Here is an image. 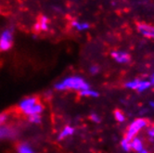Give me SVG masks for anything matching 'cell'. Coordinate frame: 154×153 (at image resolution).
I'll use <instances>...</instances> for the list:
<instances>
[{"instance_id": "6da1fadb", "label": "cell", "mask_w": 154, "mask_h": 153, "mask_svg": "<svg viewBox=\"0 0 154 153\" xmlns=\"http://www.w3.org/2000/svg\"><path fill=\"white\" fill-rule=\"evenodd\" d=\"M54 88L58 91L65 90H75V91H83L85 89H89V84L85 82V79L78 75H72L65 77L62 81L58 82L54 84Z\"/></svg>"}, {"instance_id": "7a4b0ae2", "label": "cell", "mask_w": 154, "mask_h": 153, "mask_svg": "<svg viewBox=\"0 0 154 153\" xmlns=\"http://www.w3.org/2000/svg\"><path fill=\"white\" fill-rule=\"evenodd\" d=\"M147 124H148L147 120L143 119V118H138V119L135 120V121L129 125L125 138L127 139L128 141H131L132 139L136 137V136L137 135V133L141 129L147 126Z\"/></svg>"}, {"instance_id": "3957f363", "label": "cell", "mask_w": 154, "mask_h": 153, "mask_svg": "<svg viewBox=\"0 0 154 153\" xmlns=\"http://www.w3.org/2000/svg\"><path fill=\"white\" fill-rule=\"evenodd\" d=\"M13 28H7L0 34V51H8L13 46Z\"/></svg>"}, {"instance_id": "277c9868", "label": "cell", "mask_w": 154, "mask_h": 153, "mask_svg": "<svg viewBox=\"0 0 154 153\" xmlns=\"http://www.w3.org/2000/svg\"><path fill=\"white\" fill-rule=\"evenodd\" d=\"M19 136V130L15 127L9 125H2L0 126V140L3 139H14Z\"/></svg>"}, {"instance_id": "5b68a950", "label": "cell", "mask_w": 154, "mask_h": 153, "mask_svg": "<svg viewBox=\"0 0 154 153\" xmlns=\"http://www.w3.org/2000/svg\"><path fill=\"white\" fill-rule=\"evenodd\" d=\"M36 103H38V99L36 96H28L23 98L19 103V109L23 113L29 111L32 107H34Z\"/></svg>"}, {"instance_id": "8992f818", "label": "cell", "mask_w": 154, "mask_h": 153, "mask_svg": "<svg viewBox=\"0 0 154 153\" xmlns=\"http://www.w3.org/2000/svg\"><path fill=\"white\" fill-rule=\"evenodd\" d=\"M111 56L113 58L115 61L118 63H128L131 60V57L128 53L123 51H112L111 53Z\"/></svg>"}, {"instance_id": "52a82bcc", "label": "cell", "mask_w": 154, "mask_h": 153, "mask_svg": "<svg viewBox=\"0 0 154 153\" xmlns=\"http://www.w3.org/2000/svg\"><path fill=\"white\" fill-rule=\"evenodd\" d=\"M137 29L141 35L146 37L154 38V27L149 24H139Z\"/></svg>"}, {"instance_id": "ba28073f", "label": "cell", "mask_w": 154, "mask_h": 153, "mask_svg": "<svg viewBox=\"0 0 154 153\" xmlns=\"http://www.w3.org/2000/svg\"><path fill=\"white\" fill-rule=\"evenodd\" d=\"M75 132V129L70 125H67V126H65L61 131H60V133L59 134L58 136V139L59 140H63L65 138H67L68 136H71L74 134Z\"/></svg>"}, {"instance_id": "9c48e42d", "label": "cell", "mask_w": 154, "mask_h": 153, "mask_svg": "<svg viewBox=\"0 0 154 153\" xmlns=\"http://www.w3.org/2000/svg\"><path fill=\"white\" fill-rule=\"evenodd\" d=\"M44 111V106L41 104V103H36L34 107H32L29 111H27L26 112H24L25 115H27L28 117L29 116H32V115H41V113L43 112Z\"/></svg>"}, {"instance_id": "30bf717a", "label": "cell", "mask_w": 154, "mask_h": 153, "mask_svg": "<svg viewBox=\"0 0 154 153\" xmlns=\"http://www.w3.org/2000/svg\"><path fill=\"white\" fill-rule=\"evenodd\" d=\"M17 151L18 153H35L32 147L29 143H27V142L20 143L17 147Z\"/></svg>"}, {"instance_id": "8fae6325", "label": "cell", "mask_w": 154, "mask_h": 153, "mask_svg": "<svg viewBox=\"0 0 154 153\" xmlns=\"http://www.w3.org/2000/svg\"><path fill=\"white\" fill-rule=\"evenodd\" d=\"M131 149H133L137 152H139L143 149V142L139 137H135L130 141Z\"/></svg>"}, {"instance_id": "7c38bea8", "label": "cell", "mask_w": 154, "mask_h": 153, "mask_svg": "<svg viewBox=\"0 0 154 153\" xmlns=\"http://www.w3.org/2000/svg\"><path fill=\"white\" fill-rule=\"evenodd\" d=\"M38 24L41 31H48L49 26V19L47 16H41L38 20Z\"/></svg>"}, {"instance_id": "4fadbf2b", "label": "cell", "mask_w": 154, "mask_h": 153, "mask_svg": "<svg viewBox=\"0 0 154 153\" xmlns=\"http://www.w3.org/2000/svg\"><path fill=\"white\" fill-rule=\"evenodd\" d=\"M72 26L75 28L77 31H80V32L89 29V24L87 23H79V21H77V20L72 21Z\"/></svg>"}, {"instance_id": "5bb4252c", "label": "cell", "mask_w": 154, "mask_h": 153, "mask_svg": "<svg viewBox=\"0 0 154 153\" xmlns=\"http://www.w3.org/2000/svg\"><path fill=\"white\" fill-rule=\"evenodd\" d=\"M80 96H90V97H97L98 96H100V94H98V92L89 88V89H85V90L81 91Z\"/></svg>"}, {"instance_id": "9a60e30c", "label": "cell", "mask_w": 154, "mask_h": 153, "mask_svg": "<svg viewBox=\"0 0 154 153\" xmlns=\"http://www.w3.org/2000/svg\"><path fill=\"white\" fill-rule=\"evenodd\" d=\"M150 86H151V84H150V83L149 81H140L137 90L139 93H142V92H144L145 90L149 89Z\"/></svg>"}, {"instance_id": "2e32d148", "label": "cell", "mask_w": 154, "mask_h": 153, "mask_svg": "<svg viewBox=\"0 0 154 153\" xmlns=\"http://www.w3.org/2000/svg\"><path fill=\"white\" fill-rule=\"evenodd\" d=\"M28 122L32 124H39L42 122L41 115H32L28 117Z\"/></svg>"}, {"instance_id": "e0dca14e", "label": "cell", "mask_w": 154, "mask_h": 153, "mask_svg": "<svg viewBox=\"0 0 154 153\" xmlns=\"http://www.w3.org/2000/svg\"><path fill=\"white\" fill-rule=\"evenodd\" d=\"M139 82L140 80H137V79H135L133 81H130V82H127L125 86L127 87V88H130V89H135L137 90V87H138V84H139Z\"/></svg>"}, {"instance_id": "ac0fdd59", "label": "cell", "mask_w": 154, "mask_h": 153, "mask_svg": "<svg viewBox=\"0 0 154 153\" xmlns=\"http://www.w3.org/2000/svg\"><path fill=\"white\" fill-rule=\"evenodd\" d=\"M114 117L116 119V121H118L119 123H123V122H125V117L124 113L121 111H119V110H116L114 112Z\"/></svg>"}, {"instance_id": "d6986e66", "label": "cell", "mask_w": 154, "mask_h": 153, "mask_svg": "<svg viewBox=\"0 0 154 153\" xmlns=\"http://www.w3.org/2000/svg\"><path fill=\"white\" fill-rule=\"evenodd\" d=\"M121 146H122V148H123L125 151H126V152H128V151L131 150L130 141H128V140L125 139V138H123L122 141H121Z\"/></svg>"}, {"instance_id": "ffe728a7", "label": "cell", "mask_w": 154, "mask_h": 153, "mask_svg": "<svg viewBox=\"0 0 154 153\" xmlns=\"http://www.w3.org/2000/svg\"><path fill=\"white\" fill-rule=\"evenodd\" d=\"M8 113H6V112L0 113V126L4 125V124H5V123L8 121Z\"/></svg>"}, {"instance_id": "44dd1931", "label": "cell", "mask_w": 154, "mask_h": 153, "mask_svg": "<svg viewBox=\"0 0 154 153\" xmlns=\"http://www.w3.org/2000/svg\"><path fill=\"white\" fill-rule=\"evenodd\" d=\"M90 119H91V121H92V122H94V123H96V124H100V123L101 122L100 117L98 116L97 113H92V114L90 115Z\"/></svg>"}, {"instance_id": "7402d4cb", "label": "cell", "mask_w": 154, "mask_h": 153, "mask_svg": "<svg viewBox=\"0 0 154 153\" xmlns=\"http://www.w3.org/2000/svg\"><path fill=\"white\" fill-rule=\"evenodd\" d=\"M89 72H90L91 74H97L98 72H100V67L97 66V65H93V66L90 67Z\"/></svg>"}, {"instance_id": "603a6c76", "label": "cell", "mask_w": 154, "mask_h": 153, "mask_svg": "<svg viewBox=\"0 0 154 153\" xmlns=\"http://www.w3.org/2000/svg\"><path fill=\"white\" fill-rule=\"evenodd\" d=\"M148 135H149V137L154 138V125H152L151 127H149L148 129Z\"/></svg>"}, {"instance_id": "cb8c5ba5", "label": "cell", "mask_w": 154, "mask_h": 153, "mask_svg": "<svg viewBox=\"0 0 154 153\" xmlns=\"http://www.w3.org/2000/svg\"><path fill=\"white\" fill-rule=\"evenodd\" d=\"M151 85H154V72L150 75V81H149Z\"/></svg>"}, {"instance_id": "d4e9b609", "label": "cell", "mask_w": 154, "mask_h": 153, "mask_svg": "<svg viewBox=\"0 0 154 153\" xmlns=\"http://www.w3.org/2000/svg\"><path fill=\"white\" fill-rule=\"evenodd\" d=\"M35 31H37V32H38V31H41V30H40V26H39L38 23L35 24Z\"/></svg>"}, {"instance_id": "484cf974", "label": "cell", "mask_w": 154, "mask_h": 153, "mask_svg": "<svg viewBox=\"0 0 154 153\" xmlns=\"http://www.w3.org/2000/svg\"><path fill=\"white\" fill-rule=\"evenodd\" d=\"M137 153H149V151H148L147 149H144V148H143L141 151H139V152H137Z\"/></svg>"}, {"instance_id": "4316f807", "label": "cell", "mask_w": 154, "mask_h": 153, "mask_svg": "<svg viewBox=\"0 0 154 153\" xmlns=\"http://www.w3.org/2000/svg\"><path fill=\"white\" fill-rule=\"evenodd\" d=\"M149 105H150V106H151V107L154 109V102H150V103H149Z\"/></svg>"}]
</instances>
